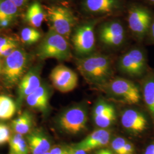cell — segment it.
<instances>
[{
  "instance_id": "19",
  "label": "cell",
  "mask_w": 154,
  "mask_h": 154,
  "mask_svg": "<svg viewBox=\"0 0 154 154\" xmlns=\"http://www.w3.org/2000/svg\"><path fill=\"white\" fill-rule=\"evenodd\" d=\"M18 15V7L11 0H0V27H8Z\"/></svg>"
},
{
  "instance_id": "16",
  "label": "cell",
  "mask_w": 154,
  "mask_h": 154,
  "mask_svg": "<svg viewBox=\"0 0 154 154\" xmlns=\"http://www.w3.org/2000/svg\"><path fill=\"white\" fill-rule=\"evenodd\" d=\"M41 85V68L35 67L24 75L18 83L17 105L20 107L24 100Z\"/></svg>"
},
{
  "instance_id": "35",
  "label": "cell",
  "mask_w": 154,
  "mask_h": 154,
  "mask_svg": "<svg viewBox=\"0 0 154 154\" xmlns=\"http://www.w3.org/2000/svg\"><path fill=\"white\" fill-rule=\"evenodd\" d=\"M1 70H2V67H1V65L0 63V72H1Z\"/></svg>"
},
{
  "instance_id": "27",
  "label": "cell",
  "mask_w": 154,
  "mask_h": 154,
  "mask_svg": "<svg viewBox=\"0 0 154 154\" xmlns=\"http://www.w3.org/2000/svg\"><path fill=\"white\" fill-rule=\"evenodd\" d=\"M11 128L5 123H0V146L9 143L11 138Z\"/></svg>"
},
{
  "instance_id": "28",
  "label": "cell",
  "mask_w": 154,
  "mask_h": 154,
  "mask_svg": "<svg viewBox=\"0 0 154 154\" xmlns=\"http://www.w3.org/2000/svg\"><path fill=\"white\" fill-rule=\"evenodd\" d=\"M17 45L18 44L16 40L13 38L7 37H0V47L1 48H17Z\"/></svg>"
},
{
  "instance_id": "14",
  "label": "cell",
  "mask_w": 154,
  "mask_h": 154,
  "mask_svg": "<svg viewBox=\"0 0 154 154\" xmlns=\"http://www.w3.org/2000/svg\"><path fill=\"white\" fill-rule=\"evenodd\" d=\"M83 11L96 17L110 16L121 11V0H82Z\"/></svg>"
},
{
  "instance_id": "36",
  "label": "cell",
  "mask_w": 154,
  "mask_h": 154,
  "mask_svg": "<svg viewBox=\"0 0 154 154\" xmlns=\"http://www.w3.org/2000/svg\"><path fill=\"white\" fill-rule=\"evenodd\" d=\"M45 154H51L50 153L49 151H48V152H46V153H45Z\"/></svg>"
},
{
  "instance_id": "1",
  "label": "cell",
  "mask_w": 154,
  "mask_h": 154,
  "mask_svg": "<svg viewBox=\"0 0 154 154\" xmlns=\"http://www.w3.org/2000/svg\"><path fill=\"white\" fill-rule=\"evenodd\" d=\"M77 69L89 84L102 88L111 80L112 75V62L110 57L94 53L84 58H78Z\"/></svg>"
},
{
  "instance_id": "17",
  "label": "cell",
  "mask_w": 154,
  "mask_h": 154,
  "mask_svg": "<svg viewBox=\"0 0 154 154\" xmlns=\"http://www.w3.org/2000/svg\"><path fill=\"white\" fill-rule=\"evenodd\" d=\"M27 142L32 154H45L52 147L49 137L40 129L35 130L28 134Z\"/></svg>"
},
{
  "instance_id": "34",
  "label": "cell",
  "mask_w": 154,
  "mask_h": 154,
  "mask_svg": "<svg viewBox=\"0 0 154 154\" xmlns=\"http://www.w3.org/2000/svg\"><path fill=\"white\" fill-rule=\"evenodd\" d=\"M146 1L151 5H154V0H146Z\"/></svg>"
},
{
  "instance_id": "29",
  "label": "cell",
  "mask_w": 154,
  "mask_h": 154,
  "mask_svg": "<svg viewBox=\"0 0 154 154\" xmlns=\"http://www.w3.org/2000/svg\"><path fill=\"white\" fill-rule=\"evenodd\" d=\"M49 152L51 154H67V147L61 146H55L51 147Z\"/></svg>"
},
{
  "instance_id": "31",
  "label": "cell",
  "mask_w": 154,
  "mask_h": 154,
  "mask_svg": "<svg viewBox=\"0 0 154 154\" xmlns=\"http://www.w3.org/2000/svg\"><path fill=\"white\" fill-rule=\"evenodd\" d=\"M143 154H154V142L147 144L143 150Z\"/></svg>"
},
{
  "instance_id": "3",
  "label": "cell",
  "mask_w": 154,
  "mask_h": 154,
  "mask_svg": "<svg viewBox=\"0 0 154 154\" xmlns=\"http://www.w3.org/2000/svg\"><path fill=\"white\" fill-rule=\"evenodd\" d=\"M37 55L42 60L54 58L67 61L71 58L72 51L67 39L50 29L39 45Z\"/></svg>"
},
{
  "instance_id": "20",
  "label": "cell",
  "mask_w": 154,
  "mask_h": 154,
  "mask_svg": "<svg viewBox=\"0 0 154 154\" xmlns=\"http://www.w3.org/2000/svg\"><path fill=\"white\" fill-rule=\"evenodd\" d=\"M33 125V118L28 111H24L22 114L11 122V128L16 134L22 135L30 132Z\"/></svg>"
},
{
  "instance_id": "7",
  "label": "cell",
  "mask_w": 154,
  "mask_h": 154,
  "mask_svg": "<svg viewBox=\"0 0 154 154\" xmlns=\"http://www.w3.org/2000/svg\"><path fill=\"white\" fill-rule=\"evenodd\" d=\"M154 14L145 6L136 4L131 6L128 11L127 23L133 36L138 41L147 37Z\"/></svg>"
},
{
  "instance_id": "18",
  "label": "cell",
  "mask_w": 154,
  "mask_h": 154,
  "mask_svg": "<svg viewBox=\"0 0 154 154\" xmlns=\"http://www.w3.org/2000/svg\"><path fill=\"white\" fill-rule=\"evenodd\" d=\"M142 95L145 105L154 122V72H149L144 77Z\"/></svg>"
},
{
  "instance_id": "10",
  "label": "cell",
  "mask_w": 154,
  "mask_h": 154,
  "mask_svg": "<svg viewBox=\"0 0 154 154\" xmlns=\"http://www.w3.org/2000/svg\"><path fill=\"white\" fill-rule=\"evenodd\" d=\"M97 32L100 42L107 48H119L126 39V28L118 20H110L101 23Z\"/></svg>"
},
{
  "instance_id": "11",
  "label": "cell",
  "mask_w": 154,
  "mask_h": 154,
  "mask_svg": "<svg viewBox=\"0 0 154 154\" xmlns=\"http://www.w3.org/2000/svg\"><path fill=\"white\" fill-rule=\"evenodd\" d=\"M121 122L124 130L134 136L142 135L149 128L147 116L142 111L135 109L124 110L122 113Z\"/></svg>"
},
{
  "instance_id": "26",
  "label": "cell",
  "mask_w": 154,
  "mask_h": 154,
  "mask_svg": "<svg viewBox=\"0 0 154 154\" xmlns=\"http://www.w3.org/2000/svg\"><path fill=\"white\" fill-rule=\"evenodd\" d=\"M127 139L122 137H113L110 143L111 150L115 154H124V147Z\"/></svg>"
},
{
  "instance_id": "5",
  "label": "cell",
  "mask_w": 154,
  "mask_h": 154,
  "mask_svg": "<svg viewBox=\"0 0 154 154\" xmlns=\"http://www.w3.org/2000/svg\"><path fill=\"white\" fill-rule=\"evenodd\" d=\"M102 88L110 98L126 105H137L141 99L140 90L137 85L122 78L111 79Z\"/></svg>"
},
{
  "instance_id": "21",
  "label": "cell",
  "mask_w": 154,
  "mask_h": 154,
  "mask_svg": "<svg viewBox=\"0 0 154 154\" xmlns=\"http://www.w3.org/2000/svg\"><path fill=\"white\" fill-rule=\"evenodd\" d=\"M45 18V11L38 2H34L28 8L26 14L28 22L34 28L41 26Z\"/></svg>"
},
{
  "instance_id": "2",
  "label": "cell",
  "mask_w": 154,
  "mask_h": 154,
  "mask_svg": "<svg viewBox=\"0 0 154 154\" xmlns=\"http://www.w3.org/2000/svg\"><path fill=\"white\" fill-rule=\"evenodd\" d=\"M88 122V106L81 103L61 112L56 119V125L62 132L70 135H78L87 130Z\"/></svg>"
},
{
  "instance_id": "9",
  "label": "cell",
  "mask_w": 154,
  "mask_h": 154,
  "mask_svg": "<svg viewBox=\"0 0 154 154\" xmlns=\"http://www.w3.org/2000/svg\"><path fill=\"white\" fill-rule=\"evenodd\" d=\"M47 16L52 30L66 39L72 35L75 24V18L71 10L62 6H52L47 8Z\"/></svg>"
},
{
  "instance_id": "32",
  "label": "cell",
  "mask_w": 154,
  "mask_h": 154,
  "mask_svg": "<svg viewBox=\"0 0 154 154\" xmlns=\"http://www.w3.org/2000/svg\"><path fill=\"white\" fill-rule=\"evenodd\" d=\"M94 154H115L111 149L108 148H103L96 150Z\"/></svg>"
},
{
  "instance_id": "13",
  "label": "cell",
  "mask_w": 154,
  "mask_h": 154,
  "mask_svg": "<svg viewBox=\"0 0 154 154\" xmlns=\"http://www.w3.org/2000/svg\"><path fill=\"white\" fill-rule=\"evenodd\" d=\"M112 138V132L109 128H98L72 146L89 152L105 148L110 144Z\"/></svg>"
},
{
  "instance_id": "6",
  "label": "cell",
  "mask_w": 154,
  "mask_h": 154,
  "mask_svg": "<svg viewBox=\"0 0 154 154\" xmlns=\"http://www.w3.org/2000/svg\"><path fill=\"white\" fill-rule=\"evenodd\" d=\"M28 61V54L22 49L16 48L5 58L2 72L7 87L11 88L20 83L25 74Z\"/></svg>"
},
{
  "instance_id": "15",
  "label": "cell",
  "mask_w": 154,
  "mask_h": 154,
  "mask_svg": "<svg viewBox=\"0 0 154 154\" xmlns=\"http://www.w3.org/2000/svg\"><path fill=\"white\" fill-rule=\"evenodd\" d=\"M116 115L114 105L103 99L94 105L92 113L94 124L99 128H110L116 121Z\"/></svg>"
},
{
  "instance_id": "30",
  "label": "cell",
  "mask_w": 154,
  "mask_h": 154,
  "mask_svg": "<svg viewBox=\"0 0 154 154\" xmlns=\"http://www.w3.org/2000/svg\"><path fill=\"white\" fill-rule=\"evenodd\" d=\"M146 38H148L149 42L151 44H154V14L152 21L149 29V33Z\"/></svg>"
},
{
  "instance_id": "23",
  "label": "cell",
  "mask_w": 154,
  "mask_h": 154,
  "mask_svg": "<svg viewBox=\"0 0 154 154\" xmlns=\"http://www.w3.org/2000/svg\"><path fill=\"white\" fill-rule=\"evenodd\" d=\"M9 144L10 154H29L28 142L21 134H16L12 136Z\"/></svg>"
},
{
  "instance_id": "22",
  "label": "cell",
  "mask_w": 154,
  "mask_h": 154,
  "mask_svg": "<svg viewBox=\"0 0 154 154\" xmlns=\"http://www.w3.org/2000/svg\"><path fill=\"white\" fill-rule=\"evenodd\" d=\"M17 105L14 101L8 96L0 95V119H11L16 113Z\"/></svg>"
},
{
  "instance_id": "4",
  "label": "cell",
  "mask_w": 154,
  "mask_h": 154,
  "mask_svg": "<svg viewBox=\"0 0 154 154\" xmlns=\"http://www.w3.org/2000/svg\"><path fill=\"white\" fill-rule=\"evenodd\" d=\"M100 21L99 18L90 19L75 28L72 34V42L79 58L94 54L95 47V28Z\"/></svg>"
},
{
  "instance_id": "8",
  "label": "cell",
  "mask_w": 154,
  "mask_h": 154,
  "mask_svg": "<svg viewBox=\"0 0 154 154\" xmlns=\"http://www.w3.org/2000/svg\"><path fill=\"white\" fill-rule=\"evenodd\" d=\"M118 70L122 73L133 78L142 77L147 70V59L142 48H133L120 57Z\"/></svg>"
},
{
  "instance_id": "24",
  "label": "cell",
  "mask_w": 154,
  "mask_h": 154,
  "mask_svg": "<svg viewBox=\"0 0 154 154\" xmlns=\"http://www.w3.org/2000/svg\"><path fill=\"white\" fill-rule=\"evenodd\" d=\"M32 94L41 106L42 112H46L49 107L50 98V91L48 87L44 84H41Z\"/></svg>"
},
{
  "instance_id": "25",
  "label": "cell",
  "mask_w": 154,
  "mask_h": 154,
  "mask_svg": "<svg viewBox=\"0 0 154 154\" xmlns=\"http://www.w3.org/2000/svg\"><path fill=\"white\" fill-rule=\"evenodd\" d=\"M41 37V33L34 28H24L21 32V38L22 41L26 44H34L38 42Z\"/></svg>"
},
{
  "instance_id": "33",
  "label": "cell",
  "mask_w": 154,
  "mask_h": 154,
  "mask_svg": "<svg viewBox=\"0 0 154 154\" xmlns=\"http://www.w3.org/2000/svg\"><path fill=\"white\" fill-rule=\"evenodd\" d=\"M11 1L18 8H19V7H21L25 5L26 3L28 2V0H11Z\"/></svg>"
},
{
  "instance_id": "12",
  "label": "cell",
  "mask_w": 154,
  "mask_h": 154,
  "mask_svg": "<svg viewBox=\"0 0 154 154\" xmlns=\"http://www.w3.org/2000/svg\"><path fill=\"white\" fill-rule=\"evenodd\" d=\"M50 78L53 86L61 93H68L76 88L78 82L77 73L62 65L55 66Z\"/></svg>"
}]
</instances>
